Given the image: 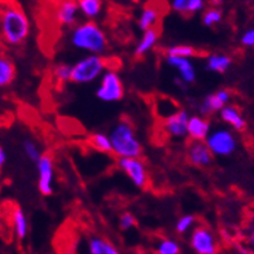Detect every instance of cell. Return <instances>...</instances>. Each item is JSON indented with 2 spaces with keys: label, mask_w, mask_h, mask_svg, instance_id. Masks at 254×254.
<instances>
[{
  "label": "cell",
  "mask_w": 254,
  "mask_h": 254,
  "mask_svg": "<svg viewBox=\"0 0 254 254\" xmlns=\"http://www.w3.org/2000/svg\"><path fill=\"white\" fill-rule=\"evenodd\" d=\"M30 34V20L17 0H0V35L9 46H20Z\"/></svg>",
  "instance_id": "obj_1"
},
{
  "label": "cell",
  "mask_w": 254,
  "mask_h": 254,
  "mask_svg": "<svg viewBox=\"0 0 254 254\" xmlns=\"http://www.w3.org/2000/svg\"><path fill=\"white\" fill-rule=\"evenodd\" d=\"M69 40L75 50L87 52L88 55L101 56L108 50L107 35L94 21H86L73 27Z\"/></svg>",
  "instance_id": "obj_2"
},
{
  "label": "cell",
  "mask_w": 254,
  "mask_h": 254,
  "mask_svg": "<svg viewBox=\"0 0 254 254\" xmlns=\"http://www.w3.org/2000/svg\"><path fill=\"white\" fill-rule=\"evenodd\" d=\"M111 139L112 153L118 158H140L143 147L135 128L126 120L118 121L108 134Z\"/></svg>",
  "instance_id": "obj_3"
},
{
  "label": "cell",
  "mask_w": 254,
  "mask_h": 254,
  "mask_svg": "<svg viewBox=\"0 0 254 254\" xmlns=\"http://www.w3.org/2000/svg\"><path fill=\"white\" fill-rule=\"evenodd\" d=\"M105 70H107V63L103 56L87 55L71 65L70 80L78 84L91 83L101 78Z\"/></svg>",
  "instance_id": "obj_4"
},
{
  "label": "cell",
  "mask_w": 254,
  "mask_h": 254,
  "mask_svg": "<svg viewBox=\"0 0 254 254\" xmlns=\"http://www.w3.org/2000/svg\"><path fill=\"white\" fill-rule=\"evenodd\" d=\"M205 143L213 156H219V157H226L232 154L238 145L234 132L224 127H218L215 130L210 131Z\"/></svg>",
  "instance_id": "obj_5"
},
{
  "label": "cell",
  "mask_w": 254,
  "mask_h": 254,
  "mask_svg": "<svg viewBox=\"0 0 254 254\" xmlns=\"http://www.w3.org/2000/svg\"><path fill=\"white\" fill-rule=\"evenodd\" d=\"M125 95L124 83L116 70H105L96 90V96L104 103H116L122 100Z\"/></svg>",
  "instance_id": "obj_6"
},
{
  "label": "cell",
  "mask_w": 254,
  "mask_h": 254,
  "mask_svg": "<svg viewBox=\"0 0 254 254\" xmlns=\"http://www.w3.org/2000/svg\"><path fill=\"white\" fill-rule=\"evenodd\" d=\"M190 244L196 254L219 253V244H218L214 234L205 226H197L192 230Z\"/></svg>",
  "instance_id": "obj_7"
},
{
  "label": "cell",
  "mask_w": 254,
  "mask_h": 254,
  "mask_svg": "<svg viewBox=\"0 0 254 254\" xmlns=\"http://www.w3.org/2000/svg\"><path fill=\"white\" fill-rule=\"evenodd\" d=\"M118 167L130 178L135 187L145 188L148 184V173L145 164L140 158H118Z\"/></svg>",
  "instance_id": "obj_8"
},
{
  "label": "cell",
  "mask_w": 254,
  "mask_h": 254,
  "mask_svg": "<svg viewBox=\"0 0 254 254\" xmlns=\"http://www.w3.org/2000/svg\"><path fill=\"white\" fill-rule=\"evenodd\" d=\"M38 169V188L43 196H50L54 193V178L55 167L54 160L50 154H42L37 162Z\"/></svg>",
  "instance_id": "obj_9"
},
{
  "label": "cell",
  "mask_w": 254,
  "mask_h": 254,
  "mask_svg": "<svg viewBox=\"0 0 254 254\" xmlns=\"http://www.w3.org/2000/svg\"><path fill=\"white\" fill-rule=\"evenodd\" d=\"M188 121H190V114L187 111H178L173 116L166 118L164 122V130L167 135L171 137H182L188 136Z\"/></svg>",
  "instance_id": "obj_10"
},
{
  "label": "cell",
  "mask_w": 254,
  "mask_h": 254,
  "mask_svg": "<svg viewBox=\"0 0 254 254\" xmlns=\"http://www.w3.org/2000/svg\"><path fill=\"white\" fill-rule=\"evenodd\" d=\"M187 157L193 166L207 167L211 165L214 156L207 148L205 141L192 140L187 148Z\"/></svg>",
  "instance_id": "obj_11"
},
{
  "label": "cell",
  "mask_w": 254,
  "mask_h": 254,
  "mask_svg": "<svg viewBox=\"0 0 254 254\" xmlns=\"http://www.w3.org/2000/svg\"><path fill=\"white\" fill-rule=\"evenodd\" d=\"M165 61L169 66L178 71L179 78L183 80L186 84H192L196 80V69L190 59H184V57L177 56H166Z\"/></svg>",
  "instance_id": "obj_12"
},
{
  "label": "cell",
  "mask_w": 254,
  "mask_h": 254,
  "mask_svg": "<svg viewBox=\"0 0 254 254\" xmlns=\"http://www.w3.org/2000/svg\"><path fill=\"white\" fill-rule=\"evenodd\" d=\"M79 8L77 0H60L56 7V21L63 26H73L78 20Z\"/></svg>",
  "instance_id": "obj_13"
},
{
  "label": "cell",
  "mask_w": 254,
  "mask_h": 254,
  "mask_svg": "<svg viewBox=\"0 0 254 254\" xmlns=\"http://www.w3.org/2000/svg\"><path fill=\"white\" fill-rule=\"evenodd\" d=\"M210 122L207 118L202 116H192L188 121V136L192 140L196 141H205L207 135L210 134Z\"/></svg>",
  "instance_id": "obj_14"
},
{
  "label": "cell",
  "mask_w": 254,
  "mask_h": 254,
  "mask_svg": "<svg viewBox=\"0 0 254 254\" xmlns=\"http://www.w3.org/2000/svg\"><path fill=\"white\" fill-rule=\"evenodd\" d=\"M88 254H121L118 248L103 236H91L88 239Z\"/></svg>",
  "instance_id": "obj_15"
},
{
  "label": "cell",
  "mask_w": 254,
  "mask_h": 254,
  "mask_svg": "<svg viewBox=\"0 0 254 254\" xmlns=\"http://www.w3.org/2000/svg\"><path fill=\"white\" fill-rule=\"evenodd\" d=\"M219 113H221L222 121L226 122L228 126L232 127L234 130L243 131L245 128V126H247V122H245L243 114L234 105H226Z\"/></svg>",
  "instance_id": "obj_16"
},
{
  "label": "cell",
  "mask_w": 254,
  "mask_h": 254,
  "mask_svg": "<svg viewBox=\"0 0 254 254\" xmlns=\"http://www.w3.org/2000/svg\"><path fill=\"white\" fill-rule=\"evenodd\" d=\"M158 39H160V31H158L157 27L144 31L143 37L140 38L139 43L135 47V56L141 57L144 55H147L149 51L153 50L154 46L157 44Z\"/></svg>",
  "instance_id": "obj_17"
},
{
  "label": "cell",
  "mask_w": 254,
  "mask_h": 254,
  "mask_svg": "<svg viewBox=\"0 0 254 254\" xmlns=\"http://www.w3.org/2000/svg\"><path fill=\"white\" fill-rule=\"evenodd\" d=\"M160 9L157 7H154L152 4L145 5L144 9L141 10L139 20H137V26L143 31H147L149 29H154L157 22L160 21Z\"/></svg>",
  "instance_id": "obj_18"
},
{
  "label": "cell",
  "mask_w": 254,
  "mask_h": 254,
  "mask_svg": "<svg viewBox=\"0 0 254 254\" xmlns=\"http://www.w3.org/2000/svg\"><path fill=\"white\" fill-rule=\"evenodd\" d=\"M16 78V66L3 51H0V88L9 86Z\"/></svg>",
  "instance_id": "obj_19"
},
{
  "label": "cell",
  "mask_w": 254,
  "mask_h": 254,
  "mask_svg": "<svg viewBox=\"0 0 254 254\" xmlns=\"http://www.w3.org/2000/svg\"><path fill=\"white\" fill-rule=\"evenodd\" d=\"M232 60L231 57L224 54H213L209 55L206 57V63H205V67L206 70L213 71V73H224L230 69Z\"/></svg>",
  "instance_id": "obj_20"
},
{
  "label": "cell",
  "mask_w": 254,
  "mask_h": 254,
  "mask_svg": "<svg viewBox=\"0 0 254 254\" xmlns=\"http://www.w3.org/2000/svg\"><path fill=\"white\" fill-rule=\"evenodd\" d=\"M12 223H13V231L16 238L18 240H25L27 232H29V223H27V218L22 209L14 207L13 213H12Z\"/></svg>",
  "instance_id": "obj_21"
},
{
  "label": "cell",
  "mask_w": 254,
  "mask_h": 254,
  "mask_svg": "<svg viewBox=\"0 0 254 254\" xmlns=\"http://www.w3.org/2000/svg\"><path fill=\"white\" fill-rule=\"evenodd\" d=\"M224 107H226V104L218 97L217 94L207 95L204 100L201 101L200 113L202 117H206V116H210L213 113L221 112Z\"/></svg>",
  "instance_id": "obj_22"
},
{
  "label": "cell",
  "mask_w": 254,
  "mask_h": 254,
  "mask_svg": "<svg viewBox=\"0 0 254 254\" xmlns=\"http://www.w3.org/2000/svg\"><path fill=\"white\" fill-rule=\"evenodd\" d=\"M79 12L86 18H96L103 10V1L101 0H77Z\"/></svg>",
  "instance_id": "obj_23"
},
{
  "label": "cell",
  "mask_w": 254,
  "mask_h": 254,
  "mask_svg": "<svg viewBox=\"0 0 254 254\" xmlns=\"http://www.w3.org/2000/svg\"><path fill=\"white\" fill-rule=\"evenodd\" d=\"M90 143L95 149H97V151L103 152V153H112L111 139H109L108 134H104V132H95V134L90 137Z\"/></svg>",
  "instance_id": "obj_24"
},
{
  "label": "cell",
  "mask_w": 254,
  "mask_h": 254,
  "mask_svg": "<svg viewBox=\"0 0 254 254\" xmlns=\"http://www.w3.org/2000/svg\"><path fill=\"white\" fill-rule=\"evenodd\" d=\"M196 55H197V51L194 50L192 46H187V44H177V46H171V47H169L166 50V56L192 59Z\"/></svg>",
  "instance_id": "obj_25"
},
{
  "label": "cell",
  "mask_w": 254,
  "mask_h": 254,
  "mask_svg": "<svg viewBox=\"0 0 254 254\" xmlns=\"http://www.w3.org/2000/svg\"><path fill=\"white\" fill-rule=\"evenodd\" d=\"M156 254H181V245L173 239H162L156 247Z\"/></svg>",
  "instance_id": "obj_26"
},
{
  "label": "cell",
  "mask_w": 254,
  "mask_h": 254,
  "mask_svg": "<svg viewBox=\"0 0 254 254\" xmlns=\"http://www.w3.org/2000/svg\"><path fill=\"white\" fill-rule=\"evenodd\" d=\"M222 10L218 9V8H209L204 12L202 14V24L207 27H211V26H215L217 24H219L222 21Z\"/></svg>",
  "instance_id": "obj_27"
},
{
  "label": "cell",
  "mask_w": 254,
  "mask_h": 254,
  "mask_svg": "<svg viewBox=\"0 0 254 254\" xmlns=\"http://www.w3.org/2000/svg\"><path fill=\"white\" fill-rule=\"evenodd\" d=\"M24 152L26 154V157L33 161V162H38V160L42 157V152H40L38 144L34 140H30V139L24 141Z\"/></svg>",
  "instance_id": "obj_28"
},
{
  "label": "cell",
  "mask_w": 254,
  "mask_h": 254,
  "mask_svg": "<svg viewBox=\"0 0 254 254\" xmlns=\"http://www.w3.org/2000/svg\"><path fill=\"white\" fill-rule=\"evenodd\" d=\"M194 222H196V218L193 215H182L177 221V224H175V231H177L178 234H186V232H188L190 228L193 227Z\"/></svg>",
  "instance_id": "obj_29"
},
{
  "label": "cell",
  "mask_w": 254,
  "mask_h": 254,
  "mask_svg": "<svg viewBox=\"0 0 254 254\" xmlns=\"http://www.w3.org/2000/svg\"><path fill=\"white\" fill-rule=\"evenodd\" d=\"M55 78H56L59 82H67L70 80L71 77V65H67V64H60L55 67Z\"/></svg>",
  "instance_id": "obj_30"
},
{
  "label": "cell",
  "mask_w": 254,
  "mask_h": 254,
  "mask_svg": "<svg viewBox=\"0 0 254 254\" xmlns=\"http://www.w3.org/2000/svg\"><path fill=\"white\" fill-rule=\"evenodd\" d=\"M136 218L134 217V214L132 213H128V211H126V213H124V214L121 215L120 218V228L121 230L124 231H128L131 230V228H134L135 226H136Z\"/></svg>",
  "instance_id": "obj_31"
},
{
  "label": "cell",
  "mask_w": 254,
  "mask_h": 254,
  "mask_svg": "<svg viewBox=\"0 0 254 254\" xmlns=\"http://www.w3.org/2000/svg\"><path fill=\"white\" fill-rule=\"evenodd\" d=\"M190 0H171V9L177 13L187 14V7Z\"/></svg>",
  "instance_id": "obj_32"
},
{
  "label": "cell",
  "mask_w": 254,
  "mask_h": 254,
  "mask_svg": "<svg viewBox=\"0 0 254 254\" xmlns=\"http://www.w3.org/2000/svg\"><path fill=\"white\" fill-rule=\"evenodd\" d=\"M205 7V0H190L187 7V14H193L201 12Z\"/></svg>",
  "instance_id": "obj_33"
},
{
  "label": "cell",
  "mask_w": 254,
  "mask_h": 254,
  "mask_svg": "<svg viewBox=\"0 0 254 254\" xmlns=\"http://www.w3.org/2000/svg\"><path fill=\"white\" fill-rule=\"evenodd\" d=\"M241 44L245 47H254V27L245 31L241 37Z\"/></svg>",
  "instance_id": "obj_34"
},
{
  "label": "cell",
  "mask_w": 254,
  "mask_h": 254,
  "mask_svg": "<svg viewBox=\"0 0 254 254\" xmlns=\"http://www.w3.org/2000/svg\"><path fill=\"white\" fill-rule=\"evenodd\" d=\"M5 160H7V154H5V151H4L3 148L0 147V170H1V167L5 164Z\"/></svg>",
  "instance_id": "obj_35"
},
{
  "label": "cell",
  "mask_w": 254,
  "mask_h": 254,
  "mask_svg": "<svg viewBox=\"0 0 254 254\" xmlns=\"http://www.w3.org/2000/svg\"><path fill=\"white\" fill-rule=\"evenodd\" d=\"M174 82H175V84H177V86H178V87H179V88H186V86H187V84L184 83L183 80H182L179 77L175 78Z\"/></svg>",
  "instance_id": "obj_36"
},
{
  "label": "cell",
  "mask_w": 254,
  "mask_h": 254,
  "mask_svg": "<svg viewBox=\"0 0 254 254\" xmlns=\"http://www.w3.org/2000/svg\"><path fill=\"white\" fill-rule=\"evenodd\" d=\"M248 241H249V244H251L252 247H254V228L251 231V232H249V236H248Z\"/></svg>",
  "instance_id": "obj_37"
}]
</instances>
